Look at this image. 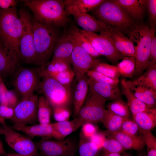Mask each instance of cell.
<instances>
[{
    "instance_id": "6da1fadb",
    "label": "cell",
    "mask_w": 156,
    "mask_h": 156,
    "mask_svg": "<svg viewBox=\"0 0 156 156\" xmlns=\"http://www.w3.org/2000/svg\"><path fill=\"white\" fill-rule=\"evenodd\" d=\"M21 1L32 11L35 19L45 25L54 27H62L70 21L65 13L64 0Z\"/></svg>"
},
{
    "instance_id": "7a4b0ae2",
    "label": "cell",
    "mask_w": 156,
    "mask_h": 156,
    "mask_svg": "<svg viewBox=\"0 0 156 156\" xmlns=\"http://www.w3.org/2000/svg\"><path fill=\"white\" fill-rule=\"evenodd\" d=\"M94 10V13L99 20L122 33L128 34L140 23L131 17L117 0H105Z\"/></svg>"
},
{
    "instance_id": "3957f363",
    "label": "cell",
    "mask_w": 156,
    "mask_h": 156,
    "mask_svg": "<svg viewBox=\"0 0 156 156\" xmlns=\"http://www.w3.org/2000/svg\"><path fill=\"white\" fill-rule=\"evenodd\" d=\"M36 66L42 67L50 61L59 38L55 27L32 19Z\"/></svg>"
},
{
    "instance_id": "277c9868",
    "label": "cell",
    "mask_w": 156,
    "mask_h": 156,
    "mask_svg": "<svg viewBox=\"0 0 156 156\" xmlns=\"http://www.w3.org/2000/svg\"><path fill=\"white\" fill-rule=\"evenodd\" d=\"M22 29V23L16 6L6 10L0 9V34L3 44L19 60V43Z\"/></svg>"
},
{
    "instance_id": "5b68a950",
    "label": "cell",
    "mask_w": 156,
    "mask_h": 156,
    "mask_svg": "<svg viewBox=\"0 0 156 156\" xmlns=\"http://www.w3.org/2000/svg\"><path fill=\"white\" fill-rule=\"evenodd\" d=\"M155 29L140 23L136 28L128 33L135 50L136 66L134 76L141 75L150 62V49Z\"/></svg>"
},
{
    "instance_id": "8992f818",
    "label": "cell",
    "mask_w": 156,
    "mask_h": 156,
    "mask_svg": "<svg viewBox=\"0 0 156 156\" xmlns=\"http://www.w3.org/2000/svg\"><path fill=\"white\" fill-rule=\"evenodd\" d=\"M10 81L21 99L28 97L39 91L41 82L40 68L21 67Z\"/></svg>"
},
{
    "instance_id": "52a82bcc",
    "label": "cell",
    "mask_w": 156,
    "mask_h": 156,
    "mask_svg": "<svg viewBox=\"0 0 156 156\" xmlns=\"http://www.w3.org/2000/svg\"><path fill=\"white\" fill-rule=\"evenodd\" d=\"M107 101L89 88L87 97L78 116L73 119L78 128L87 123L101 122Z\"/></svg>"
},
{
    "instance_id": "ba28073f",
    "label": "cell",
    "mask_w": 156,
    "mask_h": 156,
    "mask_svg": "<svg viewBox=\"0 0 156 156\" xmlns=\"http://www.w3.org/2000/svg\"><path fill=\"white\" fill-rule=\"evenodd\" d=\"M41 76V82L38 92L46 98L52 108L69 107L72 101L71 88L63 85L51 77Z\"/></svg>"
},
{
    "instance_id": "9c48e42d",
    "label": "cell",
    "mask_w": 156,
    "mask_h": 156,
    "mask_svg": "<svg viewBox=\"0 0 156 156\" xmlns=\"http://www.w3.org/2000/svg\"><path fill=\"white\" fill-rule=\"evenodd\" d=\"M18 12L23 25L19 43L20 60L27 64L36 65L32 19L29 13L24 9L21 8Z\"/></svg>"
},
{
    "instance_id": "30bf717a",
    "label": "cell",
    "mask_w": 156,
    "mask_h": 156,
    "mask_svg": "<svg viewBox=\"0 0 156 156\" xmlns=\"http://www.w3.org/2000/svg\"><path fill=\"white\" fill-rule=\"evenodd\" d=\"M36 143L42 156H75L79 143L73 139H42Z\"/></svg>"
},
{
    "instance_id": "8fae6325",
    "label": "cell",
    "mask_w": 156,
    "mask_h": 156,
    "mask_svg": "<svg viewBox=\"0 0 156 156\" xmlns=\"http://www.w3.org/2000/svg\"><path fill=\"white\" fill-rule=\"evenodd\" d=\"M79 31L98 53L105 56L112 63H117L124 57L115 47L111 37V31L98 34L83 29H79Z\"/></svg>"
},
{
    "instance_id": "7c38bea8",
    "label": "cell",
    "mask_w": 156,
    "mask_h": 156,
    "mask_svg": "<svg viewBox=\"0 0 156 156\" xmlns=\"http://www.w3.org/2000/svg\"><path fill=\"white\" fill-rule=\"evenodd\" d=\"M1 126L6 142L16 153L24 155L40 156L36 143L31 137L21 134L6 124Z\"/></svg>"
},
{
    "instance_id": "4fadbf2b",
    "label": "cell",
    "mask_w": 156,
    "mask_h": 156,
    "mask_svg": "<svg viewBox=\"0 0 156 156\" xmlns=\"http://www.w3.org/2000/svg\"><path fill=\"white\" fill-rule=\"evenodd\" d=\"M38 97L34 94L21 99L14 107V115L12 120L14 124L33 125L37 120Z\"/></svg>"
},
{
    "instance_id": "5bb4252c",
    "label": "cell",
    "mask_w": 156,
    "mask_h": 156,
    "mask_svg": "<svg viewBox=\"0 0 156 156\" xmlns=\"http://www.w3.org/2000/svg\"><path fill=\"white\" fill-rule=\"evenodd\" d=\"M71 40L73 43L74 48L71 56V63L75 77L78 81L86 75V73L99 61L93 58L75 41Z\"/></svg>"
},
{
    "instance_id": "9a60e30c",
    "label": "cell",
    "mask_w": 156,
    "mask_h": 156,
    "mask_svg": "<svg viewBox=\"0 0 156 156\" xmlns=\"http://www.w3.org/2000/svg\"><path fill=\"white\" fill-rule=\"evenodd\" d=\"M20 60L14 53L0 46V78L10 80L21 67Z\"/></svg>"
},
{
    "instance_id": "2e32d148",
    "label": "cell",
    "mask_w": 156,
    "mask_h": 156,
    "mask_svg": "<svg viewBox=\"0 0 156 156\" xmlns=\"http://www.w3.org/2000/svg\"><path fill=\"white\" fill-rule=\"evenodd\" d=\"M12 127L15 130L25 133L30 137L53 138L57 139V135L52 123L30 125L14 124Z\"/></svg>"
},
{
    "instance_id": "e0dca14e",
    "label": "cell",
    "mask_w": 156,
    "mask_h": 156,
    "mask_svg": "<svg viewBox=\"0 0 156 156\" xmlns=\"http://www.w3.org/2000/svg\"><path fill=\"white\" fill-rule=\"evenodd\" d=\"M72 15L77 24L86 31L98 32L101 34L110 32L114 29L87 13L75 14Z\"/></svg>"
},
{
    "instance_id": "ac0fdd59",
    "label": "cell",
    "mask_w": 156,
    "mask_h": 156,
    "mask_svg": "<svg viewBox=\"0 0 156 156\" xmlns=\"http://www.w3.org/2000/svg\"><path fill=\"white\" fill-rule=\"evenodd\" d=\"M104 0H64L66 14L68 16L77 13H87L94 10L102 3Z\"/></svg>"
},
{
    "instance_id": "d6986e66",
    "label": "cell",
    "mask_w": 156,
    "mask_h": 156,
    "mask_svg": "<svg viewBox=\"0 0 156 156\" xmlns=\"http://www.w3.org/2000/svg\"><path fill=\"white\" fill-rule=\"evenodd\" d=\"M87 78L89 88L107 101L122 99V94L118 85L100 83Z\"/></svg>"
},
{
    "instance_id": "ffe728a7",
    "label": "cell",
    "mask_w": 156,
    "mask_h": 156,
    "mask_svg": "<svg viewBox=\"0 0 156 156\" xmlns=\"http://www.w3.org/2000/svg\"><path fill=\"white\" fill-rule=\"evenodd\" d=\"M76 81L77 83L75 87L73 97V116L74 119L78 116L84 104L88 95L89 88L86 75L79 80Z\"/></svg>"
},
{
    "instance_id": "44dd1931",
    "label": "cell",
    "mask_w": 156,
    "mask_h": 156,
    "mask_svg": "<svg viewBox=\"0 0 156 156\" xmlns=\"http://www.w3.org/2000/svg\"><path fill=\"white\" fill-rule=\"evenodd\" d=\"M73 48L72 40L68 37L66 32L64 33L58 40L50 61L62 60L71 62Z\"/></svg>"
},
{
    "instance_id": "7402d4cb",
    "label": "cell",
    "mask_w": 156,
    "mask_h": 156,
    "mask_svg": "<svg viewBox=\"0 0 156 156\" xmlns=\"http://www.w3.org/2000/svg\"><path fill=\"white\" fill-rule=\"evenodd\" d=\"M110 36L115 47L124 57H135L133 44L129 38L120 32L113 29L110 32Z\"/></svg>"
},
{
    "instance_id": "603a6c76",
    "label": "cell",
    "mask_w": 156,
    "mask_h": 156,
    "mask_svg": "<svg viewBox=\"0 0 156 156\" xmlns=\"http://www.w3.org/2000/svg\"><path fill=\"white\" fill-rule=\"evenodd\" d=\"M126 84L135 96L151 108H156V95L138 84L134 79L126 80Z\"/></svg>"
},
{
    "instance_id": "cb8c5ba5",
    "label": "cell",
    "mask_w": 156,
    "mask_h": 156,
    "mask_svg": "<svg viewBox=\"0 0 156 156\" xmlns=\"http://www.w3.org/2000/svg\"><path fill=\"white\" fill-rule=\"evenodd\" d=\"M133 119L142 134L151 131L156 126V109L150 108L138 112Z\"/></svg>"
},
{
    "instance_id": "d4e9b609",
    "label": "cell",
    "mask_w": 156,
    "mask_h": 156,
    "mask_svg": "<svg viewBox=\"0 0 156 156\" xmlns=\"http://www.w3.org/2000/svg\"><path fill=\"white\" fill-rule=\"evenodd\" d=\"M111 138L118 141L125 150H134L140 151L145 146L142 135L132 136L127 134L120 131L111 133Z\"/></svg>"
},
{
    "instance_id": "484cf974",
    "label": "cell",
    "mask_w": 156,
    "mask_h": 156,
    "mask_svg": "<svg viewBox=\"0 0 156 156\" xmlns=\"http://www.w3.org/2000/svg\"><path fill=\"white\" fill-rule=\"evenodd\" d=\"M122 8L135 21L143 19L146 10L145 0H117Z\"/></svg>"
},
{
    "instance_id": "4316f807",
    "label": "cell",
    "mask_w": 156,
    "mask_h": 156,
    "mask_svg": "<svg viewBox=\"0 0 156 156\" xmlns=\"http://www.w3.org/2000/svg\"><path fill=\"white\" fill-rule=\"evenodd\" d=\"M119 83L122 94L126 99L127 103L133 117L137 113L151 108L135 96L127 86L126 79H122Z\"/></svg>"
},
{
    "instance_id": "83f0119b",
    "label": "cell",
    "mask_w": 156,
    "mask_h": 156,
    "mask_svg": "<svg viewBox=\"0 0 156 156\" xmlns=\"http://www.w3.org/2000/svg\"><path fill=\"white\" fill-rule=\"evenodd\" d=\"M146 71L135 79L140 85L149 90L156 95V63L150 62Z\"/></svg>"
},
{
    "instance_id": "f1b7e54d",
    "label": "cell",
    "mask_w": 156,
    "mask_h": 156,
    "mask_svg": "<svg viewBox=\"0 0 156 156\" xmlns=\"http://www.w3.org/2000/svg\"><path fill=\"white\" fill-rule=\"evenodd\" d=\"M79 29L75 25H73L66 32L68 37L75 41L93 58L96 59L101 56L95 50L89 41L80 33Z\"/></svg>"
},
{
    "instance_id": "f546056e",
    "label": "cell",
    "mask_w": 156,
    "mask_h": 156,
    "mask_svg": "<svg viewBox=\"0 0 156 156\" xmlns=\"http://www.w3.org/2000/svg\"><path fill=\"white\" fill-rule=\"evenodd\" d=\"M126 119L106 109L102 122L107 129L109 133H114L119 131Z\"/></svg>"
},
{
    "instance_id": "4dcf8cb0",
    "label": "cell",
    "mask_w": 156,
    "mask_h": 156,
    "mask_svg": "<svg viewBox=\"0 0 156 156\" xmlns=\"http://www.w3.org/2000/svg\"><path fill=\"white\" fill-rule=\"evenodd\" d=\"M53 109L48 101L42 94L38 97L37 112V120L39 123H50Z\"/></svg>"
},
{
    "instance_id": "1f68e13d",
    "label": "cell",
    "mask_w": 156,
    "mask_h": 156,
    "mask_svg": "<svg viewBox=\"0 0 156 156\" xmlns=\"http://www.w3.org/2000/svg\"><path fill=\"white\" fill-rule=\"evenodd\" d=\"M71 62L62 60L50 61L44 66L40 67L41 76H49L72 68Z\"/></svg>"
},
{
    "instance_id": "d6a6232c",
    "label": "cell",
    "mask_w": 156,
    "mask_h": 156,
    "mask_svg": "<svg viewBox=\"0 0 156 156\" xmlns=\"http://www.w3.org/2000/svg\"><path fill=\"white\" fill-rule=\"evenodd\" d=\"M136 66L134 57H124L122 61L116 66L120 75L124 77L131 79L134 76Z\"/></svg>"
},
{
    "instance_id": "836d02e7",
    "label": "cell",
    "mask_w": 156,
    "mask_h": 156,
    "mask_svg": "<svg viewBox=\"0 0 156 156\" xmlns=\"http://www.w3.org/2000/svg\"><path fill=\"white\" fill-rule=\"evenodd\" d=\"M78 149L79 156H98L100 148L80 133Z\"/></svg>"
},
{
    "instance_id": "e575fe53",
    "label": "cell",
    "mask_w": 156,
    "mask_h": 156,
    "mask_svg": "<svg viewBox=\"0 0 156 156\" xmlns=\"http://www.w3.org/2000/svg\"><path fill=\"white\" fill-rule=\"evenodd\" d=\"M106 107L114 114L126 120L130 119L131 113L128 105L122 99L112 101Z\"/></svg>"
},
{
    "instance_id": "d590c367",
    "label": "cell",
    "mask_w": 156,
    "mask_h": 156,
    "mask_svg": "<svg viewBox=\"0 0 156 156\" xmlns=\"http://www.w3.org/2000/svg\"><path fill=\"white\" fill-rule=\"evenodd\" d=\"M52 124L57 134V139L64 138L79 129L74 119L70 121L57 122Z\"/></svg>"
},
{
    "instance_id": "8d00e7d4",
    "label": "cell",
    "mask_w": 156,
    "mask_h": 156,
    "mask_svg": "<svg viewBox=\"0 0 156 156\" xmlns=\"http://www.w3.org/2000/svg\"><path fill=\"white\" fill-rule=\"evenodd\" d=\"M91 70H95L114 79H119L120 76L116 66L99 61Z\"/></svg>"
},
{
    "instance_id": "74e56055",
    "label": "cell",
    "mask_w": 156,
    "mask_h": 156,
    "mask_svg": "<svg viewBox=\"0 0 156 156\" xmlns=\"http://www.w3.org/2000/svg\"><path fill=\"white\" fill-rule=\"evenodd\" d=\"M47 76L53 78L61 84L69 88H71V85L75 77L72 68L52 74Z\"/></svg>"
},
{
    "instance_id": "f35d334b",
    "label": "cell",
    "mask_w": 156,
    "mask_h": 156,
    "mask_svg": "<svg viewBox=\"0 0 156 156\" xmlns=\"http://www.w3.org/2000/svg\"><path fill=\"white\" fill-rule=\"evenodd\" d=\"M86 75L88 78L100 83L111 85H118L120 82L119 79L111 78L93 70L88 71L86 73Z\"/></svg>"
},
{
    "instance_id": "ab89813d",
    "label": "cell",
    "mask_w": 156,
    "mask_h": 156,
    "mask_svg": "<svg viewBox=\"0 0 156 156\" xmlns=\"http://www.w3.org/2000/svg\"><path fill=\"white\" fill-rule=\"evenodd\" d=\"M102 148L104 152L108 153L120 154L125 150L120 143L113 138L105 140L103 144Z\"/></svg>"
},
{
    "instance_id": "60d3db41",
    "label": "cell",
    "mask_w": 156,
    "mask_h": 156,
    "mask_svg": "<svg viewBox=\"0 0 156 156\" xmlns=\"http://www.w3.org/2000/svg\"><path fill=\"white\" fill-rule=\"evenodd\" d=\"M147 146V156H156V138L151 131L142 134Z\"/></svg>"
},
{
    "instance_id": "b9f144b4",
    "label": "cell",
    "mask_w": 156,
    "mask_h": 156,
    "mask_svg": "<svg viewBox=\"0 0 156 156\" xmlns=\"http://www.w3.org/2000/svg\"><path fill=\"white\" fill-rule=\"evenodd\" d=\"M52 109L54 118L57 122L69 120L72 114L69 107H58Z\"/></svg>"
},
{
    "instance_id": "7bdbcfd3",
    "label": "cell",
    "mask_w": 156,
    "mask_h": 156,
    "mask_svg": "<svg viewBox=\"0 0 156 156\" xmlns=\"http://www.w3.org/2000/svg\"><path fill=\"white\" fill-rule=\"evenodd\" d=\"M146 9L148 14L150 27L155 29L156 24V0H145Z\"/></svg>"
},
{
    "instance_id": "ee69618b",
    "label": "cell",
    "mask_w": 156,
    "mask_h": 156,
    "mask_svg": "<svg viewBox=\"0 0 156 156\" xmlns=\"http://www.w3.org/2000/svg\"><path fill=\"white\" fill-rule=\"evenodd\" d=\"M119 131L132 136L138 135V133L140 131L137 125L130 119L125 120L124 121Z\"/></svg>"
},
{
    "instance_id": "f6af8a7d",
    "label": "cell",
    "mask_w": 156,
    "mask_h": 156,
    "mask_svg": "<svg viewBox=\"0 0 156 156\" xmlns=\"http://www.w3.org/2000/svg\"><path fill=\"white\" fill-rule=\"evenodd\" d=\"M81 127L80 133L87 138L90 139L96 133V128L92 123H85Z\"/></svg>"
},
{
    "instance_id": "bcb514c9",
    "label": "cell",
    "mask_w": 156,
    "mask_h": 156,
    "mask_svg": "<svg viewBox=\"0 0 156 156\" xmlns=\"http://www.w3.org/2000/svg\"><path fill=\"white\" fill-rule=\"evenodd\" d=\"M14 115V108L9 106L1 105L0 116L4 119L12 120Z\"/></svg>"
},
{
    "instance_id": "7dc6e473",
    "label": "cell",
    "mask_w": 156,
    "mask_h": 156,
    "mask_svg": "<svg viewBox=\"0 0 156 156\" xmlns=\"http://www.w3.org/2000/svg\"><path fill=\"white\" fill-rule=\"evenodd\" d=\"M90 140L100 149L102 148L103 144L105 140L104 136L102 134L96 133L90 138Z\"/></svg>"
},
{
    "instance_id": "c3c4849f",
    "label": "cell",
    "mask_w": 156,
    "mask_h": 156,
    "mask_svg": "<svg viewBox=\"0 0 156 156\" xmlns=\"http://www.w3.org/2000/svg\"><path fill=\"white\" fill-rule=\"evenodd\" d=\"M17 1L15 0H0V9L6 10L16 6Z\"/></svg>"
},
{
    "instance_id": "681fc988",
    "label": "cell",
    "mask_w": 156,
    "mask_h": 156,
    "mask_svg": "<svg viewBox=\"0 0 156 156\" xmlns=\"http://www.w3.org/2000/svg\"><path fill=\"white\" fill-rule=\"evenodd\" d=\"M151 61L156 62V37L155 36L153 37L151 43L150 62Z\"/></svg>"
},
{
    "instance_id": "f907efd6",
    "label": "cell",
    "mask_w": 156,
    "mask_h": 156,
    "mask_svg": "<svg viewBox=\"0 0 156 156\" xmlns=\"http://www.w3.org/2000/svg\"><path fill=\"white\" fill-rule=\"evenodd\" d=\"M120 154L118 153H108L104 152L103 156H121Z\"/></svg>"
},
{
    "instance_id": "816d5d0a",
    "label": "cell",
    "mask_w": 156,
    "mask_h": 156,
    "mask_svg": "<svg viewBox=\"0 0 156 156\" xmlns=\"http://www.w3.org/2000/svg\"><path fill=\"white\" fill-rule=\"evenodd\" d=\"M6 153L3 144L0 140V155H4Z\"/></svg>"
},
{
    "instance_id": "f5cc1de1",
    "label": "cell",
    "mask_w": 156,
    "mask_h": 156,
    "mask_svg": "<svg viewBox=\"0 0 156 156\" xmlns=\"http://www.w3.org/2000/svg\"><path fill=\"white\" fill-rule=\"evenodd\" d=\"M4 156H32L29 155H24L18 154L16 153H7Z\"/></svg>"
},
{
    "instance_id": "db71d44e",
    "label": "cell",
    "mask_w": 156,
    "mask_h": 156,
    "mask_svg": "<svg viewBox=\"0 0 156 156\" xmlns=\"http://www.w3.org/2000/svg\"><path fill=\"white\" fill-rule=\"evenodd\" d=\"M0 124L1 125L6 124V122L5 119L2 118L0 116Z\"/></svg>"
},
{
    "instance_id": "11a10c76",
    "label": "cell",
    "mask_w": 156,
    "mask_h": 156,
    "mask_svg": "<svg viewBox=\"0 0 156 156\" xmlns=\"http://www.w3.org/2000/svg\"><path fill=\"white\" fill-rule=\"evenodd\" d=\"M123 156H133L132 155H131L127 153H123ZM138 156H146L145 155H144L143 154H140Z\"/></svg>"
},
{
    "instance_id": "9f6ffc18",
    "label": "cell",
    "mask_w": 156,
    "mask_h": 156,
    "mask_svg": "<svg viewBox=\"0 0 156 156\" xmlns=\"http://www.w3.org/2000/svg\"><path fill=\"white\" fill-rule=\"evenodd\" d=\"M3 130L2 126H0V135H3Z\"/></svg>"
},
{
    "instance_id": "6f0895ef",
    "label": "cell",
    "mask_w": 156,
    "mask_h": 156,
    "mask_svg": "<svg viewBox=\"0 0 156 156\" xmlns=\"http://www.w3.org/2000/svg\"><path fill=\"white\" fill-rule=\"evenodd\" d=\"M0 46H1L3 47H4L1 38V35H0Z\"/></svg>"
},
{
    "instance_id": "680465c9",
    "label": "cell",
    "mask_w": 156,
    "mask_h": 156,
    "mask_svg": "<svg viewBox=\"0 0 156 156\" xmlns=\"http://www.w3.org/2000/svg\"><path fill=\"white\" fill-rule=\"evenodd\" d=\"M2 82V80H1V79L0 78V82Z\"/></svg>"
}]
</instances>
